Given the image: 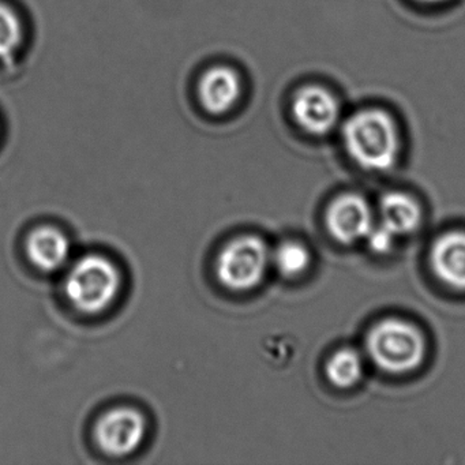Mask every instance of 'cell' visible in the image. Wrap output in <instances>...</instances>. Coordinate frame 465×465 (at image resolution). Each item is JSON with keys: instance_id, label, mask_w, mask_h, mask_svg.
<instances>
[{"instance_id": "obj_1", "label": "cell", "mask_w": 465, "mask_h": 465, "mask_svg": "<svg viewBox=\"0 0 465 465\" xmlns=\"http://www.w3.org/2000/svg\"><path fill=\"white\" fill-rule=\"evenodd\" d=\"M124 273L102 252H86L64 269V292L73 309L85 315L108 312L121 296Z\"/></svg>"}, {"instance_id": "obj_2", "label": "cell", "mask_w": 465, "mask_h": 465, "mask_svg": "<svg viewBox=\"0 0 465 465\" xmlns=\"http://www.w3.org/2000/svg\"><path fill=\"white\" fill-rule=\"evenodd\" d=\"M342 141L351 159L364 170L383 173L399 162V129L385 111L371 108L353 114L342 127Z\"/></svg>"}, {"instance_id": "obj_3", "label": "cell", "mask_w": 465, "mask_h": 465, "mask_svg": "<svg viewBox=\"0 0 465 465\" xmlns=\"http://www.w3.org/2000/svg\"><path fill=\"white\" fill-rule=\"evenodd\" d=\"M427 344L418 326L400 318L375 323L366 336L370 361L389 374H407L423 363Z\"/></svg>"}, {"instance_id": "obj_4", "label": "cell", "mask_w": 465, "mask_h": 465, "mask_svg": "<svg viewBox=\"0 0 465 465\" xmlns=\"http://www.w3.org/2000/svg\"><path fill=\"white\" fill-rule=\"evenodd\" d=\"M272 268V249L255 233L228 241L214 262L217 282L230 292H250L262 284Z\"/></svg>"}, {"instance_id": "obj_5", "label": "cell", "mask_w": 465, "mask_h": 465, "mask_svg": "<svg viewBox=\"0 0 465 465\" xmlns=\"http://www.w3.org/2000/svg\"><path fill=\"white\" fill-rule=\"evenodd\" d=\"M148 432V419L143 411L133 405H118L100 415L94 437L103 453L121 459L140 450Z\"/></svg>"}, {"instance_id": "obj_6", "label": "cell", "mask_w": 465, "mask_h": 465, "mask_svg": "<svg viewBox=\"0 0 465 465\" xmlns=\"http://www.w3.org/2000/svg\"><path fill=\"white\" fill-rule=\"evenodd\" d=\"M326 228L339 243L353 244L366 239L374 225V213L366 200L358 194H342L328 206Z\"/></svg>"}, {"instance_id": "obj_7", "label": "cell", "mask_w": 465, "mask_h": 465, "mask_svg": "<svg viewBox=\"0 0 465 465\" xmlns=\"http://www.w3.org/2000/svg\"><path fill=\"white\" fill-rule=\"evenodd\" d=\"M292 114L302 129L310 134L323 135L339 124L340 104L328 89L309 85L293 97Z\"/></svg>"}, {"instance_id": "obj_8", "label": "cell", "mask_w": 465, "mask_h": 465, "mask_svg": "<svg viewBox=\"0 0 465 465\" xmlns=\"http://www.w3.org/2000/svg\"><path fill=\"white\" fill-rule=\"evenodd\" d=\"M25 250L29 262L43 273L64 272L73 260L72 241L55 225H40L32 230Z\"/></svg>"}, {"instance_id": "obj_9", "label": "cell", "mask_w": 465, "mask_h": 465, "mask_svg": "<svg viewBox=\"0 0 465 465\" xmlns=\"http://www.w3.org/2000/svg\"><path fill=\"white\" fill-rule=\"evenodd\" d=\"M434 276L451 290L465 291V231H449L435 239L430 252Z\"/></svg>"}, {"instance_id": "obj_10", "label": "cell", "mask_w": 465, "mask_h": 465, "mask_svg": "<svg viewBox=\"0 0 465 465\" xmlns=\"http://www.w3.org/2000/svg\"><path fill=\"white\" fill-rule=\"evenodd\" d=\"M242 80L230 66H214L206 70L198 84V97L206 113L223 115L235 107L241 99Z\"/></svg>"}, {"instance_id": "obj_11", "label": "cell", "mask_w": 465, "mask_h": 465, "mask_svg": "<svg viewBox=\"0 0 465 465\" xmlns=\"http://www.w3.org/2000/svg\"><path fill=\"white\" fill-rule=\"evenodd\" d=\"M378 222L399 238L415 232L423 219L418 201L400 192H389L382 195L378 203Z\"/></svg>"}, {"instance_id": "obj_12", "label": "cell", "mask_w": 465, "mask_h": 465, "mask_svg": "<svg viewBox=\"0 0 465 465\" xmlns=\"http://www.w3.org/2000/svg\"><path fill=\"white\" fill-rule=\"evenodd\" d=\"M363 374V355L352 348H341L326 361V378L336 388H353L361 382Z\"/></svg>"}, {"instance_id": "obj_13", "label": "cell", "mask_w": 465, "mask_h": 465, "mask_svg": "<svg viewBox=\"0 0 465 465\" xmlns=\"http://www.w3.org/2000/svg\"><path fill=\"white\" fill-rule=\"evenodd\" d=\"M312 265V252L301 242L284 241L272 249V268L285 279L302 276Z\"/></svg>"}, {"instance_id": "obj_14", "label": "cell", "mask_w": 465, "mask_h": 465, "mask_svg": "<svg viewBox=\"0 0 465 465\" xmlns=\"http://www.w3.org/2000/svg\"><path fill=\"white\" fill-rule=\"evenodd\" d=\"M24 28L17 13L0 2V61H10L23 43Z\"/></svg>"}, {"instance_id": "obj_15", "label": "cell", "mask_w": 465, "mask_h": 465, "mask_svg": "<svg viewBox=\"0 0 465 465\" xmlns=\"http://www.w3.org/2000/svg\"><path fill=\"white\" fill-rule=\"evenodd\" d=\"M397 239L399 236L396 233L391 232L388 227L378 222L374 223L364 242H366L370 252L377 255H386L393 252Z\"/></svg>"}, {"instance_id": "obj_16", "label": "cell", "mask_w": 465, "mask_h": 465, "mask_svg": "<svg viewBox=\"0 0 465 465\" xmlns=\"http://www.w3.org/2000/svg\"><path fill=\"white\" fill-rule=\"evenodd\" d=\"M420 2H424V4H437V2H442V0H420Z\"/></svg>"}]
</instances>
